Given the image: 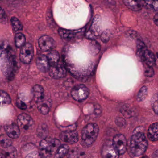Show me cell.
<instances>
[{
	"label": "cell",
	"instance_id": "44dd1931",
	"mask_svg": "<svg viewBox=\"0 0 158 158\" xmlns=\"http://www.w3.org/2000/svg\"><path fill=\"white\" fill-rule=\"evenodd\" d=\"M50 100H44V99L38 103V108L39 111L43 115H46L49 112L51 108V104Z\"/></svg>",
	"mask_w": 158,
	"mask_h": 158
},
{
	"label": "cell",
	"instance_id": "ab89813d",
	"mask_svg": "<svg viewBox=\"0 0 158 158\" xmlns=\"http://www.w3.org/2000/svg\"><path fill=\"white\" fill-rule=\"evenodd\" d=\"M5 15V12L2 7L0 6V19L4 17Z\"/></svg>",
	"mask_w": 158,
	"mask_h": 158
},
{
	"label": "cell",
	"instance_id": "d6986e66",
	"mask_svg": "<svg viewBox=\"0 0 158 158\" xmlns=\"http://www.w3.org/2000/svg\"><path fill=\"white\" fill-rule=\"evenodd\" d=\"M142 61H144L148 66L152 67L155 64L156 62L155 55L151 51L147 49L144 53Z\"/></svg>",
	"mask_w": 158,
	"mask_h": 158
},
{
	"label": "cell",
	"instance_id": "83f0119b",
	"mask_svg": "<svg viewBox=\"0 0 158 158\" xmlns=\"http://www.w3.org/2000/svg\"><path fill=\"white\" fill-rule=\"evenodd\" d=\"M26 37L23 33L18 32L15 37V45L18 48L22 47L26 44Z\"/></svg>",
	"mask_w": 158,
	"mask_h": 158
},
{
	"label": "cell",
	"instance_id": "b9f144b4",
	"mask_svg": "<svg viewBox=\"0 0 158 158\" xmlns=\"http://www.w3.org/2000/svg\"><path fill=\"white\" fill-rule=\"evenodd\" d=\"M152 158H158V149L153 153Z\"/></svg>",
	"mask_w": 158,
	"mask_h": 158
},
{
	"label": "cell",
	"instance_id": "74e56055",
	"mask_svg": "<svg viewBox=\"0 0 158 158\" xmlns=\"http://www.w3.org/2000/svg\"><path fill=\"white\" fill-rule=\"evenodd\" d=\"M123 110H122V113L123 115L127 118H129L132 116V111L130 109L127 108H123Z\"/></svg>",
	"mask_w": 158,
	"mask_h": 158
},
{
	"label": "cell",
	"instance_id": "ac0fdd59",
	"mask_svg": "<svg viewBox=\"0 0 158 158\" xmlns=\"http://www.w3.org/2000/svg\"><path fill=\"white\" fill-rule=\"evenodd\" d=\"M148 137L153 142L158 141V123H155L149 126L148 131Z\"/></svg>",
	"mask_w": 158,
	"mask_h": 158
},
{
	"label": "cell",
	"instance_id": "603a6c76",
	"mask_svg": "<svg viewBox=\"0 0 158 158\" xmlns=\"http://www.w3.org/2000/svg\"><path fill=\"white\" fill-rule=\"evenodd\" d=\"M147 49V48L143 42L140 39H137L136 40V53L141 60H142L144 53Z\"/></svg>",
	"mask_w": 158,
	"mask_h": 158
},
{
	"label": "cell",
	"instance_id": "ee69618b",
	"mask_svg": "<svg viewBox=\"0 0 158 158\" xmlns=\"http://www.w3.org/2000/svg\"><path fill=\"white\" fill-rule=\"evenodd\" d=\"M142 1L144 2V3H145V1H146V0H142Z\"/></svg>",
	"mask_w": 158,
	"mask_h": 158
},
{
	"label": "cell",
	"instance_id": "277c9868",
	"mask_svg": "<svg viewBox=\"0 0 158 158\" xmlns=\"http://www.w3.org/2000/svg\"><path fill=\"white\" fill-rule=\"evenodd\" d=\"M2 61V69L4 75L11 79L14 77L15 72L17 69L16 61L14 55L6 57L1 60Z\"/></svg>",
	"mask_w": 158,
	"mask_h": 158
},
{
	"label": "cell",
	"instance_id": "3957f363",
	"mask_svg": "<svg viewBox=\"0 0 158 158\" xmlns=\"http://www.w3.org/2000/svg\"><path fill=\"white\" fill-rule=\"evenodd\" d=\"M61 146V142L58 139L47 137L41 141L40 148L43 155L51 156L56 153Z\"/></svg>",
	"mask_w": 158,
	"mask_h": 158
},
{
	"label": "cell",
	"instance_id": "8992f818",
	"mask_svg": "<svg viewBox=\"0 0 158 158\" xmlns=\"http://www.w3.org/2000/svg\"><path fill=\"white\" fill-rule=\"evenodd\" d=\"M34 56L33 46L31 44L26 43L21 48L19 54V59L23 64H29L31 63Z\"/></svg>",
	"mask_w": 158,
	"mask_h": 158
},
{
	"label": "cell",
	"instance_id": "8fae6325",
	"mask_svg": "<svg viewBox=\"0 0 158 158\" xmlns=\"http://www.w3.org/2000/svg\"><path fill=\"white\" fill-rule=\"evenodd\" d=\"M49 71L51 77L56 79L64 77H65L67 73L64 66L59 63L57 64L50 66Z\"/></svg>",
	"mask_w": 158,
	"mask_h": 158
},
{
	"label": "cell",
	"instance_id": "7402d4cb",
	"mask_svg": "<svg viewBox=\"0 0 158 158\" xmlns=\"http://www.w3.org/2000/svg\"><path fill=\"white\" fill-rule=\"evenodd\" d=\"M67 156L68 158H85L86 155L84 151L79 148H74L69 149Z\"/></svg>",
	"mask_w": 158,
	"mask_h": 158
},
{
	"label": "cell",
	"instance_id": "4fadbf2b",
	"mask_svg": "<svg viewBox=\"0 0 158 158\" xmlns=\"http://www.w3.org/2000/svg\"><path fill=\"white\" fill-rule=\"evenodd\" d=\"M4 130L7 136L11 139H17L20 135V129L18 124L15 123L6 124L5 126Z\"/></svg>",
	"mask_w": 158,
	"mask_h": 158
},
{
	"label": "cell",
	"instance_id": "4dcf8cb0",
	"mask_svg": "<svg viewBox=\"0 0 158 158\" xmlns=\"http://www.w3.org/2000/svg\"><path fill=\"white\" fill-rule=\"evenodd\" d=\"M148 95V88L146 86H143L139 90L136 96L138 102H142L146 98Z\"/></svg>",
	"mask_w": 158,
	"mask_h": 158
},
{
	"label": "cell",
	"instance_id": "d4e9b609",
	"mask_svg": "<svg viewBox=\"0 0 158 158\" xmlns=\"http://www.w3.org/2000/svg\"><path fill=\"white\" fill-rule=\"evenodd\" d=\"M37 133L40 138L42 139L46 138L48 134V126L45 123H41L38 126Z\"/></svg>",
	"mask_w": 158,
	"mask_h": 158
},
{
	"label": "cell",
	"instance_id": "f35d334b",
	"mask_svg": "<svg viewBox=\"0 0 158 158\" xmlns=\"http://www.w3.org/2000/svg\"><path fill=\"white\" fill-rule=\"evenodd\" d=\"M16 104L17 107L20 109L25 110L27 108V106L26 104L23 101H21L19 98H17Z\"/></svg>",
	"mask_w": 158,
	"mask_h": 158
},
{
	"label": "cell",
	"instance_id": "7bdbcfd3",
	"mask_svg": "<svg viewBox=\"0 0 158 158\" xmlns=\"http://www.w3.org/2000/svg\"><path fill=\"white\" fill-rule=\"evenodd\" d=\"M0 158H6V157L3 154L0 153Z\"/></svg>",
	"mask_w": 158,
	"mask_h": 158
},
{
	"label": "cell",
	"instance_id": "9c48e42d",
	"mask_svg": "<svg viewBox=\"0 0 158 158\" xmlns=\"http://www.w3.org/2000/svg\"><path fill=\"white\" fill-rule=\"evenodd\" d=\"M17 123L19 129L21 128L27 131L33 126L34 122L29 115L26 113H22L18 117Z\"/></svg>",
	"mask_w": 158,
	"mask_h": 158
},
{
	"label": "cell",
	"instance_id": "9a60e30c",
	"mask_svg": "<svg viewBox=\"0 0 158 158\" xmlns=\"http://www.w3.org/2000/svg\"><path fill=\"white\" fill-rule=\"evenodd\" d=\"M14 55L13 51L9 44L6 41L0 42V60Z\"/></svg>",
	"mask_w": 158,
	"mask_h": 158
},
{
	"label": "cell",
	"instance_id": "e0dca14e",
	"mask_svg": "<svg viewBox=\"0 0 158 158\" xmlns=\"http://www.w3.org/2000/svg\"><path fill=\"white\" fill-rule=\"evenodd\" d=\"M33 97L37 103L41 102L44 99V90L41 85H36L33 87Z\"/></svg>",
	"mask_w": 158,
	"mask_h": 158
},
{
	"label": "cell",
	"instance_id": "7c38bea8",
	"mask_svg": "<svg viewBox=\"0 0 158 158\" xmlns=\"http://www.w3.org/2000/svg\"><path fill=\"white\" fill-rule=\"evenodd\" d=\"M60 138L63 142L72 144L77 143L79 140L78 134L76 131H66L60 134Z\"/></svg>",
	"mask_w": 158,
	"mask_h": 158
},
{
	"label": "cell",
	"instance_id": "e575fe53",
	"mask_svg": "<svg viewBox=\"0 0 158 158\" xmlns=\"http://www.w3.org/2000/svg\"><path fill=\"white\" fill-rule=\"evenodd\" d=\"M144 74L146 77H153L155 75V72L152 67L147 65V67H146L145 69Z\"/></svg>",
	"mask_w": 158,
	"mask_h": 158
},
{
	"label": "cell",
	"instance_id": "f1b7e54d",
	"mask_svg": "<svg viewBox=\"0 0 158 158\" xmlns=\"http://www.w3.org/2000/svg\"><path fill=\"white\" fill-rule=\"evenodd\" d=\"M69 150V147L67 145H61L55 154L54 158H63L67 155Z\"/></svg>",
	"mask_w": 158,
	"mask_h": 158
},
{
	"label": "cell",
	"instance_id": "6da1fadb",
	"mask_svg": "<svg viewBox=\"0 0 158 158\" xmlns=\"http://www.w3.org/2000/svg\"><path fill=\"white\" fill-rule=\"evenodd\" d=\"M148 142L145 135L141 132L134 133L127 143V149L129 155L132 158L142 156L147 149Z\"/></svg>",
	"mask_w": 158,
	"mask_h": 158
},
{
	"label": "cell",
	"instance_id": "f546056e",
	"mask_svg": "<svg viewBox=\"0 0 158 158\" xmlns=\"http://www.w3.org/2000/svg\"><path fill=\"white\" fill-rule=\"evenodd\" d=\"M10 137L5 135H0V145L4 148H7L12 146V141Z\"/></svg>",
	"mask_w": 158,
	"mask_h": 158
},
{
	"label": "cell",
	"instance_id": "4316f807",
	"mask_svg": "<svg viewBox=\"0 0 158 158\" xmlns=\"http://www.w3.org/2000/svg\"><path fill=\"white\" fill-rule=\"evenodd\" d=\"M11 26L14 31H20L23 30V26L21 21L15 17H12L10 19Z\"/></svg>",
	"mask_w": 158,
	"mask_h": 158
},
{
	"label": "cell",
	"instance_id": "2e32d148",
	"mask_svg": "<svg viewBox=\"0 0 158 158\" xmlns=\"http://www.w3.org/2000/svg\"><path fill=\"white\" fill-rule=\"evenodd\" d=\"M123 2L127 7L134 11H140L144 3L142 0H123Z\"/></svg>",
	"mask_w": 158,
	"mask_h": 158
},
{
	"label": "cell",
	"instance_id": "30bf717a",
	"mask_svg": "<svg viewBox=\"0 0 158 158\" xmlns=\"http://www.w3.org/2000/svg\"><path fill=\"white\" fill-rule=\"evenodd\" d=\"M39 45L41 50L46 52L53 49L56 47V43L50 36L44 35L39 39Z\"/></svg>",
	"mask_w": 158,
	"mask_h": 158
},
{
	"label": "cell",
	"instance_id": "ba28073f",
	"mask_svg": "<svg viewBox=\"0 0 158 158\" xmlns=\"http://www.w3.org/2000/svg\"><path fill=\"white\" fill-rule=\"evenodd\" d=\"M120 155L116 151L112 144V142H106L101 149V156L103 158H119Z\"/></svg>",
	"mask_w": 158,
	"mask_h": 158
},
{
	"label": "cell",
	"instance_id": "484cf974",
	"mask_svg": "<svg viewBox=\"0 0 158 158\" xmlns=\"http://www.w3.org/2000/svg\"><path fill=\"white\" fill-rule=\"evenodd\" d=\"M58 33L62 39L66 40H72L75 36V33L73 31L64 29H59L58 30Z\"/></svg>",
	"mask_w": 158,
	"mask_h": 158
},
{
	"label": "cell",
	"instance_id": "1f68e13d",
	"mask_svg": "<svg viewBox=\"0 0 158 158\" xmlns=\"http://www.w3.org/2000/svg\"><path fill=\"white\" fill-rule=\"evenodd\" d=\"M3 154L6 158H15L16 156V150L15 148L11 146L7 148H5Z\"/></svg>",
	"mask_w": 158,
	"mask_h": 158
},
{
	"label": "cell",
	"instance_id": "d6a6232c",
	"mask_svg": "<svg viewBox=\"0 0 158 158\" xmlns=\"http://www.w3.org/2000/svg\"><path fill=\"white\" fill-rule=\"evenodd\" d=\"M145 3L151 9L158 12V0H146Z\"/></svg>",
	"mask_w": 158,
	"mask_h": 158
},
{
	"label": "cell",
	"instance_id": "8d00e7d4",
	"mask_svg": "<svg viewBox=\"0 0 158 158\" xmlns=\"http://www.w3.org/2000/svg\"><path fill=\"white\" fill-rule=\"evenodd\" d=\"M116 124L120 127H123L126 125V122L125 120L121 117H118L115 120Z\"/></svg>",
	"mask_w": 158,
	"mask_h": 158
},
{
	"label": "cell",
	"instance_id": "836d02e7",
	"mask_svg": "<svg viewBox=\"0 0 158 158\" xmlns=\"http://www.w3.org/2000/svg\"><path fill=\"white\" fill-rule=\"evenodd\" d=\"M152 107L154 111L158 115V93L153 98L152 100Z\"/></svg>",
	"mask_w": 158,
	"mask_h": 158
},
{
	"label": "cell",
	"instance_id": "d590c367",
	"mask_svg": "<svg viewBox=\"0 0 158 158\" xmlns=\"http://www.w3.org/2000/svg\"><path fill=\"white\" fill-rule=\"evenodd\" d=\"M25 158H42V156L39 152L34 151L29 153Z\"/></svg>",
	"mask_w": 158,
	"mask_h": 158
},
{
	"label": "cell",
	"instance_id": "ffe728a7",
	"mask_svg": "<svg viewBox=\"0 0 158 158\" xmlns=\"http://www.w3.org/2000/svg\"><path fill=\"white\" fill-rule=\"evenodd\" d=\"M50 66L57 64L60 61V56L57 51L52 50L47 56Z\"/></svg>",
	"mask_w": 158,
	"mask_h": 158
},
{
	"label": "cell",
	"instance_id": "60d3db41",
	"mask_svg": "<svg viewBox=\"0 0 158 158\" xmlns=\"http://www.w3.org/2000/svg\"><path fill=\"white\" fill-rule=\"evenodd\" d=\"M153 20H154L155 24L158 27V12L156 15H155V16H154Z\"/></svg>",
	"mask_w": 158,
	"mask_h": 158
},
{
	"label": "cell",
	"instance_id": "5b68a950",
	"mask_svg": "<svg viewBox=\"0 0 158 158\" xmlns=\"http://www.w3.org/2000/svg\"><path fill=\"white\" fill-rule=\"evenodd\" d=\"M89 94L90 91L88 88L82 84L76 85L72 88L71 92L72 98L78 101L85 100L89 96Z\"/></svg>",
	"mask_w": 158,
	"mask_h": 158
},
{
	"label": "cell",
	"instance_id": "5bb4252c",
	"mask_svg": "<svg viewBox=\"0 0 158 158\" xmlns=\"http://www.w3.org/2000/svg\"><path fill=\"white\" fill-rule=\"evenodd\" d=\"M36 65L41 72L45 73L49 71L50 65L47 56L44 55L39 56L36 59Z\"/></svg>",
	"mask_w": 158,
	"mask_h": 158
},
{
	"label": "cell",
	"instance_id": "cb8c5ba5",
	"mask_svg": "<svg viewBox=\"0 0 158 158\" xmlns=\"http://www.w3.org/2000/svg\"><path fill=\"white\" fill-rule=\"evenodd\" d=\"M11 103L10 96L6 92L0 90V107L8 106Z\"/></svg>",
	"mask_w": 158,
	"mask_h": 158
},
{
	"label": "cell",
	"instance_id": "52a82bcc",
	"mask_svg": "<svg viewBox=\"0 0 158 158\" xmlns=\"http://www.w3.org/2000/svg\"><path fill=\"white\" fill-rule=\"evenodd\" d=\"M112 144L119 155H123L127 149V142L125 136L122 134L116 135L113 138Z\"/></svg>",
	"mask_w": 158,
	"mask_h": 158
},
{
	"label": "cell",
	"instance_id": "7a4b0ae2",
	"mask_svg": "<svg viewBox=\"0 0 158 158\" xmlns=\"http://www.w3.org/2000/svg\"><path fill=\"white\" fill-rule=\"evenodd\" d=\"M99 133V128L96 123L87 124L83 129L81 143L85 147H91L95 142Z\"/></svg>",
	"mask_w": 158,
	"mask_h": 158
}]
</instances>
